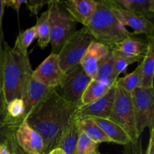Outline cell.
<instances>
[{"label":"cell","mask_w":154,"mask_h":154,"mask_svg":"<svg viewBox=\"0 0 154 154\" xmlns=\"http://www.w3.org/2000/svg\"><path fill=\"white\" fill-rule=\"evenodd\" d=\"M79 106L65 100L57 89L29 114L26 122L43 139V154H48L58 147L63 132L75 118Z\"/></svg>","instance_id":"1"},{"label":"cell","mask_w":154,"mask_h":154,"mask_svg":"<svg viewBox=\"0 0 154 154\" xmlns=\"http://www.w3.org/2000/svg\"><path fill=\"white\" fill-rule=\"evenodd\" d=\"M4 44L2 91L5 99L7 103L14 99H21L25 102L33 72L28 52L22 50L16 41L13 48Z\"/></svg>","instance_id":"2"},{"label":"cell","mask_w":154,"mask_h":154,"mask_svg":"<svg viewBox=\"0 0 154 154\" xmlns=\"http://www.w3.org/2000/svg\"><path fill=\"white\" fill-rule=\"evenodd\" d=\"M96 9L86 26L95 41L113 48L134 35L122 25L111 10L109 5L102 0H96Z\"/></svg>","instance_id":"3"},{"label":"cell","mask_w":154,"mask_h":154,"mask_svg":"<svg viewBox=\"0 0 154 154\" xmlns=\"http://www.w3.org/2000/svg\"><path fill=\"white\" fill-rule=\"evenodd\" d=\"M51 54H58L66 41L76 31L77 22L66 11L63 0L48 5Z\"/></svg>","instance_id":"4"},{"label":"cell","mask_w":154,"mask_h":154,"mask_svg":"<svg viewBox=\"0 0 154 154\" xmlns=\"http://www.w3.org/2000/svg\"><path fill=\"white\" fill-rule=\"evenodd\" d=\"M108 119L121 126L132 141H137L141 137L137 132L132 93L117 84L114 106Z\"/></svg>","instance_id":"5"},{"label":"cell","mask_w":154,"mask_h":154,"mask_svg":"<svg viewBox=\"0 0 154 154\" xmlns=\"http://www.w3.org/2000/svg\"><path fill=\"white\" fill-rule=\"evenodd\" d=\"M94 38L86 27L76 30L62 47L58 55L60 69L66 73L80 64L89 45Z\"/></svg>","instance_id":"6"},{"label":"cell","mask_w":154,"mask_h":154,"mask_svg":"<svg viewBox=\"0 0 154 154\" xmlns=\"http://www.w3.org/2000/svg\"><path fill=\"white\" fill-rule=\"evenodd\" d=\"M135 109V123L138 136H141L146 128L154 129L153 87H138L132 92Z\"/></svg>","instance_id":"7"},{"label":"cell","mask_w":154,"mask_h":154,"mask_svg":"<svg viewBox=\"0 0 154 154\" xmlns=\"http://www.w3.org/2000/svg\"><path fill=\"white\" fill-rule=\"evenodd\" d=\"M91 81L79 64L66 72L64 81L59 87L60 92H57L65 100L80 105L83 93Z\"/></svg>","instance_id":"8"},{"label":"cell","mask_w":154,"mask_h":154,"mask_svg":"<svg viewBox=\"0 0 154 154\" xmlns=\"http://www.w3.org/2000/svg\"><path fill=\"white\" fill-rule=\"evenodd\" d=\"M66 73L63 72L59 64L58 55L51 54L32 72V77L47 87L58 89L61 87Z\"/></svg>","instance_id":"9"},{"label":"cell","mask_w":154,"mask_h":154,"mask_svg":"<svg viewBox=\"0 0 154 154\" xmlns=\"http://www.w3.org/2000/svg\"><path fill=\"white\" fill-rule=\"evenodd\" d=\"M115 93L116 83H114L103 96L88 105H80L75 112V118L77 120L84 117L108 118L114 106Z\"/></svg>","instance_id":"10"},{"label":"cell","mask_w":154,"mask_h":154,"mask_svg":"<svg viewBox=\"0 0 154 154\" xmlns=\"http://www.w3.org/2000/svg\"><path fill=\"white\" fill-rule=\"evenodd\" d=\"M17 145L28 154H43L44 141L42 136L33 129L26 120L20 123L14 134Z\"/></svg>","instance_id":"11"},{"label":"cell","mask_w":154,"mask_h":154,"mask_svg":"<svg viewBox=\"0 0 154 154\" xmlns=\"http://www.w3.org/2000/svg\"><path fill=\"white\" fill-rule=\"evenodd\" d=\"M111 7V10L119 22L124 26H129L134 30V35L145 34L153 35L154 25L152 20L134 12L118 8Z\"/></svg>","instance_id":"12"},{"label":"cell","mask_w":154,"mask_h":154,"mask_svg":"<svg viewBox=\"0 0 154 154\" xmlns=\"http://www.w3.org/2000/svg\"><path fill=\"white\" fill-rule=\"evenodd\" d=\"M149 41L135 37L134 35L129 36L113 47L114 52L129 60L132 63H141L148 49Z\"/></svg>","instance_id":"13"},{"label":"cell","mask_w":154,"mask_h":154,"mask_svg":"<svg viewBox=\"0 0 154 154\" xmlns=\"http://www.w3.org/2000/svg\"><path fill=\"white\" fill-rule=\"evenodd\" d=\"M109 51V47L95 40L89 45L85 54L80 62V65L91 79L96 78L99 63L108 55Z\"/></svg>","instance_id":"14"},{"label":"cell","mask_w":154,"mask_h":154,"mask_svg":"<svg viewBox=\"0 0 154 154\" xmlns=\"http://www.w3.org/2000/svg\"><path fill=\"white\" fill-rule=\"evenodd\" d=\"M57 90L56 88L47 87L32 77L27 90L25 104V119L42 102L48 99Z\"/></svg>","instance_id":"15"},{"label":"cell","mask_w":154,"mask_h":154,"mask_svg":"<svg viewBox=\"0 0 154 154\" xmlns=\"http://www.w3.org/2000/svg\"><path fill=\"white\" fill-rule=\"evenodd\" d=\"M66 11L77 23L86 26L96 9V0H63Z\"/></svg>","instance_id":"16"},{"label":"cell","mask_w":154,"mask_h":154,"mask_svg":"<svg viewBox=\"0 0 154 154\" xmlns=\"http://www.w3.org/2000/svg\"><path fill=\"white\" fill-rule=\"evenodd\" d=\"M111 7L134 12L152 20L154 17V6L149 0H102Z\"/></svg>","instance_id":"17"},{"label":"cell","mask_w":154,"mask_h":154,"mask_svg":"<svg viewBox=\"0 0 154 154\" xmlns=\"http://www.w3.org/2000/svg\"><path fill=\"white\" fill-rule=\"evenodd\" d=\"M90 118H91L102 129L105 135L114 144L124 146L132 141L126 131L112 120H109L108 118H99V117H90Z\"/></svg>","instance_id":"18"},{"label":"cell","mask_w":154,"mask_h":154,"mask_svg":"<svg viewBox=\"0 0 154 154\" xmlns=\"http://www.w3.org/2000/svg\"><path fill=\"white\" fill-rule=\"evenodd\" d=\"M25 119V104L21 99H14L6 105V114L3 123L16 130Z\"/></svg>","instance_id":"19"},{"label":"cell","mask_w":154,"mask_h":154,"mask_svg":"<svg viewBox=\"0 0 154 154\" xmlns=\"http://www.w3.org/2000/svg\"><path fill=\"white\" fill-rule=\"evenodd\" d=\"M149 46L145 56L141 63L142 66L143 80L141 87L150 88L153 87L154 73V37L153 35L147 36Z\"/></svg>","instance_id":"20"},{"label":"cell","mask_w":154,"mask_h":154,"mask_svg":"<svg viewBox=\"0 0 154 154\" xmlns=\"http://www.w3.org/2000/svg\"><path fill=\"white\" fill-rule=\"evenodd\" d=\"M94 79L101 81L109 87H111L118 79L114 73V57L111 48L108 55L99 63Z\"/></svg>","instance_id":"21"},{"label":"cell","mask_w":154,"mask_h":154,"mask_svg":"<svg viewBox=\"0 0 154 154\" xmlns=\"http://www.w3.org/2000/svg\"><path fill=\"white\" fill-rule=\"evenodd\" d=\"M78 126L80 132H84L90 139L98 144L102 142L113 143L102 129L90 117L78 119Z\"/></svg>","instance_id":"22"},{"label":"cell","mask_w":154,"mask_h":154,"mask_svg":"<svg viewBox=\"0 0 154 154\" xmlns=\"http://www.w3.org/2000/svg\"><path fill=\"white\" fill-rule=\"evenodd\" d=\"M80 133L78 120L75 118L63 132L57 147L62 149L66 154H74Z\"/></svg>","instance_id":"23"},{"label":"cell","mask_w":154,"mask_h":154,"mask_svg":"<svg viewBox=\"0 0 154 154\" xmlns=\"http://www.w3.org/2000/svg\"><path fill=\"white\" fill-rule=\"evenodd\" d=\"M110 87H111L101 82V81L92 79V81H90V84L86 88L84 93H83L80 105H88V104L97 100L108 91Z\"/></svg>","instance_id":"24"},{"label":"cell","mask_w":154,"mask_h":154,"mask_svg":"<svg viewBox=\"0 0 154 154\" xmlns=\"http://www.w3.org/2000/svg\"><path fill=\"white\" fill-rule=\"evenodd\" d=\"M36 30V37L38 38V45L40 48L44 49L50 43V29L49 23V11L43 12L38 18L36 24L35 25Z\"/></svg>","instance_id":"25"},{"label":"cell","mask_w":154,"mask_h":154,"mask_svg":"<svg viewBox=\"0 0 154 154\" xmlns=\"http://www.w3.org/2000/svg\"><path fill=\"white\" fill-rule=\"evenodd\" d=\"M142 80V66H141V63H140L136 69L134 70V72L123 78L117 79L116 81V84L118 87H122L124 90L132 93L136 88L141 87Z\"/></svg>","instance_id":"26"},{"label":"cell","mask_w":154,"mask_h":154,"mask_svg":"<svg viewBox=\"0 0 154 154\" xmlns=\"http://www.w3.org/2000/svg\"><path fill=\"white\" fill-rule=\"evenodd\" d=\"M99 144L90 139L86 134L81 132L74 154H102L99 150Z\"/></svg>","instance_id":"27"},{"label":"cell","mask_w":154,"mask_h":154,"mask_svg":"<svg viewBox=\"0 0 154 154\" xmlns=\"http://www.w3.org/2000/svg\"><path fill=\"white\" fill-rule=\"evenodd\" d=\"M35 27L32 26L27 29L25 31L20 32L16 38V42L20 45L22 50L28 52V48L30 46L35 38H36Z\"/></svg>","instance_id":"28"},{"label":"cell","mask_w":154,"mask_h":154,"mask_svg":"<svg viewBox=\"0 0 154 154\" xmlns=\"http://www.w3.org/2000/svg\"><path fill=\"white\" fill-rule=\"evenodd\" d=\"M112 51L114 57V73H115L116 76L118 78L120 74L125 73L126 72L128 66L132 64V63L126 58L123 57V56L114 52L113 49Z\"/></svg>","instance_id":"29"},{"label":"cell","mask_w":154,"mask_h":154,"mask_svg":"<svg viewBox=\"0 0 154 154\" xmlns=\"http://www.w3.org/2000/svg\"><path fill=\"white\" fill-rule=\"evenodd\" d=\"M60 1L62 0H27L26 8L29 11L31 15L36 16L45 5H50L51 4Z\"/></svg>","instance_id":"30"},{"label":"cell","mask_w":154,"mask_h":154,"mask_svg":"<svg viewBox=\"0 0 154 154\" xmlns=\"http://www.w3.org/2000/svg\"><path fill=\"white\" fill-rule=\"evenodd\" d=\"M123 154H144L143 153L141 136L135 141H131L124 145Z\"/></svg>","instance_id":"31"},{"label":"cell","mask_w":154,"mask_h":154,"mask_svg":"<svg viewBox=\"0 0 154 154\" xmlns=\"http://www.w3.org/2000/svg\"><path fill=\"white\" fill-rule=\"evenodd\" d=\"M15 129H11L4 123H0V142H5L12 134L15 133Z\"/></svg>","instance_id":"32"},{"label":"cell","mask_w":154,"mask_h":154,"mask_svg":"<svg viewBox=\"0 0 154 154\" xmlns=\"http://www.w3.org/2000/svg\"><path fill=\"white\" fill-rule=\"evenodd\" d=\"M4 7H11L16 11L17 13H19L20 8L22 4H26L27 3V0H2Z\"/></svg>","instance_id":"33"},{"label":"cell","mask_w":154,"mask_h":154,"mask_svg":"<svg viewBox=\"0 0 154 154\" xmlns=\"http://www.w3.org/2000/svg\"><path fill=\"white\" fill-rule=\"evenodd\" d=\"M6 102L2 90H0V123H3L6 114Z\"/></svg>","instance_id":"34"},{"label":"cell","mask_w":154,"mask_h":154,"mask_svg":"<svg viewBox=\"0 0 154 154\" xmlns=\"http://www.w3.org/2000/svg\"><path fill=\"white\" fill-rule=\"evenodd\" d=\"M15 134V133H14ZM14 134L11 137L10 140H9V144H10L11 149L12 153L13 154H28L23 151L19 146L17 144L16 141H15Z\"/></svg>","instance_id":"35"},{"label":"cell","mask_w":154,"mask_h":154,"mask_svg":"<svg viewBox=\"0 0 154 154\" xmlns=\"http://www.w3.org/2000/svg\"><path fill=\"white\" fill-rule=\"evenodd\" d=\"M2 44L0 43V90H2L3 67H4V49H3Z\"/></svg>","instance_id":"36"},{"label":"cell","mask_w":154,"mask_h":154,"mask_svg":"<svg viewBox=\"0 0 154 154\" xmlns=\"http://www.w3.org/2000/svg\"><path fill=\"white\" fill-rule=\"evenodd\" d=\"M14 134H12V135H14ZM11 135L10 136V138L11 137ZM10 138L5 142H0V154H13L11 149L10 144H9Z\"/></svg>","instance_id":"37"},{"label":"cell","mask_w":154,"mask_h":154,"mask_svg":"<svg viewBox=\"0 0 154 154\" xmlns=\"http://www.w3.org/2000/svg\"><path fill=\"white\" fill-rule=\"evenodd\" d=\"M146 154H154V129L150 130V140Z\"/></svg>","instance_id":"38"},{"label":"cell","mask_w":154,"mask_h":154,"mask_svg":"<svg viewBox=\"0 0 154 154\" xmlns=\"http://www.w3.org/2000/svg\"><path fill=\"white\" fill-rule=\"evenodd\" d=\"M4 5L2 0H0V43H3V32H2V17L4 13Z\"/></svg>","instance_id":"39"},{"label":"cell","mask_w":154,"mask_h":154,"mask_svg":"<svg viewBox=\"0 0 154 154\" xmlns=\"http://www.w3.org/2000/svg\"><path fill=\"white\" fill-rule=\"evenodd\" d=\"M48 154H66V153H65L62 149L59 148V147H56V148L53 149L52 150H51V151H50Z\"/></svg>","instance_id":"40"}]
</instances>
